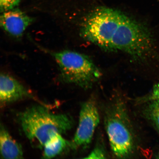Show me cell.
Listing matches in <instances>:
<instances>
[{"label": "cell", "instance_id": "13", "mask_svg": "<svg viewBox=\"0 0 159 159\" xmlns=\"http://www.w3.org/2000/svg\"><path fill=\"white\" fill-rule=\"evenodd\" d=\"M159 99V83L154 85L151 94L144 98L138 99L137 100L138 103H140L146 101H152Z\"/></svg>", "mask_w": 159, "mask_h": 159}, {"label": "cell", "instance_id": "11", "mask_svg": "<svg viewBox=\"0 0 159 159\" xmlns=\"http://www.w3.org/2000/svg\"><path fill=\"white\" fill-rule=\"evenodd\" d=\"M106 151L102 143L97 142L96 146L87 157L88 159H103L107 158Z\"/></svg>", "mask_w": 159, "mask_h": 159}, {"label": "cell", "instance_id": "5", "mask_svg": "<svg viewBox=\"0 0 159 159\" xmlns=\"http://www.w3.org/2000/svg\"><path fill=\"white\" fill-rule=\"evenodd\" d=\"M100 121L97 103L94 97H91L81 107L78 127L71 141V148H86L90 144L95 129Z\"/></svg>", "mask_w": 159, "mask_h": 159}, {"label": "cell", "instance_id": "9", "mask_svg": "<svg viewBox=\"0 0 159 159\" xmlns=\"http://www.w3.org/2000/svg\"><path fill=\"white\" fill-rule=\"evenodd\" d=\"M69 148H71V142L57 134L51 138L43 147V158L51 159L61 154Z\"/></svg>", "mask_w": 159, "mask_h": 159}, {"label": "cell", "instance_id": "3", "mask_svg": "<svg viewBox=\"0 0 159 159\" xmlns=\"http://www.w3.org/2000/svg\"><path fill=\"white\" fill-rule=\"evenodd\" d=\"M104 123L111 150L115 157L127 158L136 150V139L126 107L114 97L105 110Z\"/></svg>", "mask_w": 159, "mask_h": 159}, {"label": "cell", "instance_id": "7", "mask_svg": "<svg viewBox=\"0 0 159 159\" xmlns=\"http://www.w3.org/2000/svg\"><path fill=\"white\" fill-rule=\"evenodd\" d=\"M35 97L19 81L11 75L1 73L0 76V101L6 105L27 98Z\"/></svg>", "mask_w": 159, "mask_h": 159}, {"label": "cell", "instance_id": "14", "mask_svg": "<svg viewBox=\"0 0 159 159\" xmlns=\"http://www.w3.org/2000/svg\"><path fill=\"white\" fill-rule=\"evenodd\" d=\"M157 158L159 159V152L157 156Z\"/></svg>", "mask_w": 159, "mask_h": 159}, {"label": "cell", "instance_id": "12", "mask_svg": "<svg viewBox=\"0 0 159 159\" xmlns=\"http://www.w3.org/2000/svg\"><path fill=\"white\" fill-rule=\"evenodd\" d=\"M21 1L22 0H0V9L1 13L16 8Z\"/></svg>", "mask_w": 159, "mask_h": 159}, {"label": "cell", "instance_id": "8", "mask_svg": "<svg viewBox=\"0 0 159 159\" xmlns=\"http://www.w3.org/2000/svg\"><path fill=\"white\" fill-rule=\"evenodd\" d=\"M0 153L1 157L3 159L23 158L21 145L12 138L2 124L0 127Z\"/></svg>", "mask_w": 159, "mask_h": 159}, {"label": "cell", "instance_id": "10", "mask_svg": "<svg viewBox=\"0 0 159 159\" xmlns=\"http://www.w3.org/2000/svg\"><path fill=\"white\" fill-rule=\"evenodd\" d=\"M144 113L159 129V99L152 101L145 109Z\"/></svg>", "mask_w": 159, "mask_h": 159}, {"label": "cell", "instance_id": "6", "mask_svg": "<svg viewBox=\"0 0 159 159\" xmlns=\"http://www.w3.org/2000/svg\"><path fill=\"white\" fill-rule=\"evenodd\" d=\"M2 13L1 27L6 32L15 37L22 36L33 21L32 18L17 8Z\"/></svg>", "mask_w": 159, "mask_h": 159}, {"label": "cell", "instance_id": "2", "mask_svg": "<svg viewBox=\"0 0 159 159\" xmlns=\"http://www.w3.org/2000/svg\"><path fill=\"white\" fill-rule=\"evenodd\" d=\"M18 118L25 136L32 144L40 148L55 135L70 130L74 124L69 115L55 114L41 105L29 107L20 113Z\"/></svg>", "mask_w": 159, "mask_h": 159}, {"label": "cell", "instance_id": "1", "mask_svg": "<svg viewBox=\"0 0 159 159\" xmlns=\"http://www.w3.org/2000/svg\"><path fill=\"white\" fill-rule=\"evenodd\" d=\"M152 46V35L146 27L118 11L107 31L104 49L120 51L140 61L150 54Z\"/></svg>", "mask_w": 159, "mask_h": 159}, {"label": "cell", "instance_id": "4", "mask_svg": "<svg viewBox=\"0 0 159 159\" xmlns=\"http://www.w3.org/2000/svg\"><path fill=\"white\" fill-rule=\"evenodd\" d=\"M50 53L59 66L61 78L64 82L86 89L91 88L100 78V71L86 56L69 50Z\"/></svg>", "mask_w": 159, "mask_h": 159}]
</instances>
